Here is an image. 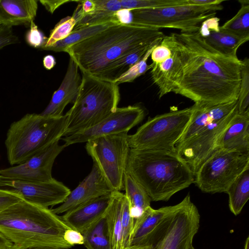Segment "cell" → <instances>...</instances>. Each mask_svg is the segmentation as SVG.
<instances>
[{"instance_id":"1","label":"cell","mask_w":249,"mask_h":249,"mask_svg":"<svg viewBox=\"0 0 249 249\" xmlns=\"http://www.w3.org/2000/svg\"><path fill=\"white\" fill-rule=\"evenodd\" d=\"M161 43L171 51L174 62L158 88L159 98L174 92L195 103L221 104L237 101L241 60L213 48L198 30L171 33Z\"/></svg>"},{"instance_id":"2","label":"cell","mask_w":249,"mask_h":249,"mask_svg":"<svg viewBox=\"0 0 249 249\" xmlns=\"http://www.w3.org/2000/svg\"><path fill=\"white\" fill-rule=\"evenodd\" d=\"M160 29L131 22L110 26L66 49L81 71L97 79L115 61L162 39Z\"/></svg>"},{"instance_id":"3","label":"cell","mask_w":249,"mask_h":249,"mask_svg":"<svg viewBox=\"0 0 249 249\" xmlns=\"http://www.w3.org/2000/svg\"><path fill=\"white\" fill-rule=\"evenodd\" d=\"M126 171L153 201H168L195 181L186 162L177 152L167 150L130 148Z\"/></svg>"},{"instance_id":"4","label":"cell","mask_w":249,"mask_h":249,"mask_svg":"<svg viewBox=\"0 0 249 249\" xmlns=\"http://www.w3.org/2000/svg\"><path fill=\"white\" fill-rule=\"evenodd\" d=\"M70 228L51 209L24 199L0 213V232L20 247L70 249L63 239Z\"/></svg>"},{"instance_id":"5","label":"cell","mask_w":249,"mask_h":249,"mask_svg":"<svg viewBox=\"0 0 249 249\" xmlns=\"http://www.w3.org/2000/svg\"><path fill=\"white\" fill-rule=\"evenodd\" d=\"M66 123V114L50 117L36 113L27 114L13 123L5 141L9 163L21 164L59 142L64 136Z\"/></svg>"},{"instance_id":"6","label":"cell","mask_w":249,"mask_h":249,"mask_svg":"<svg viewBox=\"0 0 249 249\" xmlns=\"http://www.w3.org/2000/svg\"><path fill=\"white\" fill-rule=\"evenodd\" d=\"M82 81L73 105L65 114L63 137L89 128L115 112L120 96L117 84L81 71Z\"/></svg>"},{"instance_id":"7","label":"cell","mask_w":249,"mask_h":249,"mask_svg":"<svg viewBox=\"0 0 249 249\" xmlns=\"http://www.w3.org/2000/svg\"><path fill=\"white\" fill-rule=\"evenodd\" d=\"M193 106L149 118L128 136L130 148L176 152V145L185 130Z\"/></svg>"},{"instance_id":"8","label":"cell","mask_w":249,"mask_h":249,"mask_svg":"<svg viewBox=\"0 0 249 249\" xmlns=\"http://www.w3.org/2000/svg\"><path fill=\"white\" fill-rule=\"evenodd\" d=\"M222 9V4L198 6L188 3L187 0L186 3L180 5L131 10V22L158 29L173 28L179 30L180 33L194 32Z\"/></svg>"},{"instance_id":"9","label":"cell","mask_w":249,"mask_h":249,"mask_svg":"<svg viewBox=\"0 0 249 249\" xmlns=\"http://www.w3.org/2000/svg\"><path fill=\"white\" fill-rule=\"evenodd\" d=\"M200 218L188 194L162 221L149 245L151 249H189L198 231Z\"/></svg>"},{"instance_id":"10","label":"cell","mask_w":249,"mask_h":249,"mask_svg":"<svg viewBox=\"0 0 249 249\" xmlns=\"http://www.w3.org/2000/svg\"><path fill=\"white\" fill-rule=\"evenodd\" d=\"M127 133L99 137L86 142V150L113 192L123 190L130 147Z\"/></svg>"},{"instance_id":"11","label":"cell","mask_w":249,"mask_h":249,"mask_svg":"<svg viewBox=\"0 0 249 249\" xmlns=\"http://www.w3.org/2000/svg\"><path fill=\"white\" fill-rule=\"evenodd\" d=\"M249 166V153L219 148L200 166L194 183L202 192L226 193L229 187Z\"/></svg>"},{"instance_id":"12","label":"cell","mask_w":249,"mask_h":249,"mask_svg":"<svg viewBox=\"0 0 249 249\" xmlns=\"http://www.w3.org/2000/svg\"><path fill=\"white\" fill-rule=\"evenodd\" d=\"M237 112V107L224 119L209 125L176 146L177 153L189 165L195 175L202 164L219 149L224 132Z\"/></svg>"},{"instance_id":"13","label":"cell","mask_w":249,"mask_h":249,"mask_svg":"<svg viewBox=\"0 0 249 249\" xmlns=\"http://www.w3.org/2000/svg\"><path fill=\"white\" fill-rule=\"evenodd\" d=\"M145 115L140 106L118 107L115 112L91 127L62 138L65 147L110 135L128 133L139 124Z\"/></svg>"},{"instance_id":"14","label":"cell","mask_w":249,"mask_h":249,"mask_svg":"<svg viewBox=\"0 0 249 249\" xmlns=\"http://www.w3.org/2000/svg\"><path fill=\"white\" fill-rule=\"evenodd\" d=\"M1 177L0 187H6L20 194L24 200L45 208L62 203L71 193L68 187L54 178L32 182Z\"/></svg>"},{"instance_id":"15","label":"cell","mask_w":249,"mask_h":249,"mask_svg":"<svg viewBox=\"0 0 249 249\" xmlns=\"http://www.w3.org/2000/svg\"><path fill=\"white\" fill-rule=\"evenodd\" d=\"M65 147L64 144L56 142L21 164L0 169V175L7 178L26 181L51 180L53 178L52 171L54 160Z\"/></svg>"},{"instance_id":"16","label":"cell","mask_w":249,"mask_h":249,"mask_svg":"<svg viewBox=\"0 0 249 249\" xmlns=\"http://www.w3.org/2000/svg\"><path fill=\"white\" fill-rule=\"evenodd\" d=\"M114 192L108 185L97 167L93 165L89 174L71 193L61 204L51 209L55 214H61L97 197L110 195Z\"/></svg>"},{"instance_id":"17","label":"cell","mask_w":249,"mask_h":249,"mask_svg":"<svg viewBox=\"0 0 249 249\" xmlns=\"http://www.w3.org/2000/svg\"><path fill=\"white\" fill-rule=\"evenodd\" d=\"M79 67L73 59L70 57L66 73L57 90L42 115L50 117H59L68 104L74 103L77 96L82 81L78 71Z\"/></svg>"},{"instance_id":"18","label":"cell","mask_w":249,"mask_h":249,"mask_svg":"<svg viewBox=\"0 0 249 249\" xmlns=\"http://www.w3.org/2000/svg\"><path fill=\"white\" fill-rule=\"evenodd\" d=\"M193 106V111L188 124L176 145L209 125L224 119L237 107V101L216 105L195 103Z\"/></svg>"},{"instance_id":"19","label":"cell","mask_w":249,"mask_h":249,"mask_svg":"<svg viewBox=\"0 0 249 249\" xmlns=\"http://www.w3.org/2000/svg\"><path fill=\"white\" fill-rule=\"evenodd\" d=\"M112 194L91 200L65 213L60 217L70 228L81 233L105 214Z\"/></svg>"},{"instance_id":"20","label":"cell","mask_w":249,"mask_h":249,"mask_svg":"<svg viewBox=\"0 0 249 249\" xmlns=\"http://www.w3.org/2000/svg\"><path fill=\"white\" fill-rule=\"evenodd\" d=\"M219 20L214 17L205 20L199 29L200 33L207 43L217 51L227 56L238 57V48L249 39L221 30Z\"/></svg>"},{"instance_id":"21","label":"cell","mask_w":249,"mask_h":249,"mask_svg":"<svg viewBox=\"0 0 249 249\" xmlns=\"http://www.w3.org/2000/svg\"><path fill=\"white\" fill-rule=\"evenodd\" d=\"M175 207V205L154 209L149 206L145 209L135 220L128 246L149 245L160 223Z\"/></svg>"},{"instance_id":"22","label":"cell","mask_w":249,"mask_h":249,"mask_svg":"<svg viewBox=\"0 0 249 249\" xmlns=\"http://www.w3.org/2000/svg\"><path fill=\"white\" fill-rule=\"evenodd\" d=\"M36 0H0V26L30 25L37 13Z\"/></svg>"},{"instance_id":"23","label":"cell","mask_w":249,"mask_h":249,"mask_svg":"<svg viewBox=\"0 0 249 249\" xmlns=\"http://www.w3.org/2000/svg\"><path fill=\"white\" fill-rule=\"evenodd\" d=\"M249 153V115L237 112L224 132L219 149Z\"/></svg>"},{"instance_id":"24","label":"cell","mask_w":249,"mask_h":249,"mask_svg":"<svg viewBox=\"0 0 249 249\" xmlns=\"http://www.w3.org/2000/svg\"><path fill=\"white\" fill-rule=\"evenodd\" d=\"M124 196L120 192H114L105 213L112 249H123L121 215Z\"/></svg>"},{"instance_id":"25","label":"cell","mask_w":249,"mask_h":249,"mask_svg":"<svg viewBox=\"0 0 249 249\" xmlns=\"http://www.w3.org/2000/svg\"><path fill=\"white\" fill-rule=\"evenodd\" d=\"M94 0V10L82 17L76 22L73 30L109 21L119 22L116 13L122 9L120 0Z\"/></svg>"},{"instance_id":"26","label":"cell","mask_w":249,"mask_h":249,"mask_svg":"<svg viewBox=\"0 0 249 249\" xmlns=\"http://www.w3.org/2000/svg\"><path fill=\"white\" fill-rule=\"evenodd\" d=\"M162 39H158L149 45L133 51L117 60L101 75L99 79L115 83L122 75L140 61L148 51L158 45Z\"/></svg>"},{"instance_id":"27","label":"cell","mask_w":249,"mask_h":249,"mask_svg":"<svg viewBox=\"0 0 249 249\" xmlns=\"http://www.w3.org/2000/svg\"><path fill=\"white\" fill-rule=\"evenodd\" d=\"M123 190L130 204L131 214L136 219L147 207L151 200L145 190L125 171Z\"/></svg>"},{"instance_id":"28","label":"cell","mask_w":249,"mask_h":249,"mask_svg":"<svg viewBox=\"0 0 249 249\" xmlns=\"http://www.w3.org/2000/svg\"><path fill=\"white\" fill-rule=\"evenodd\" d=\"M229 206L235 215H238L249 198V166L235 179L226 192Z\"/></svg>"},{"instance_id":"29","label":"cell","mask_w":249,"mask_h":249,"mask_svg":"<svg viewBox=\"0 0 249 249\" xmlns=\"http://www.w3.org/2000/svg\"><path fill=\"white\" fill-rule=\"evenodd\" d=\"M81 233L87 249H112L105 214Z\"/></svg>"},{"instance_id":"30","label":"cell","mask_w":249,"mask_h":249,"mask_svg":"<svg viewBox=\"0 0 249 249\" xmlns=\"http://www.w3.org/2000/svg\"><path fill=\"white\" fill-rule=\"evenodd\" d=\"M120 24L121 23L118 21H112L73 30L66 38L43 50L55 52H64L69 46L92 36L110 26Z\"/></svg>"},{"instance_id":"31","label":"cell","mask_w":249,"mask_h":249,"mask_svg":"<svg viewBox=\"0 0 249 249\" xmlns=\"http://www.w3.org/2000/svg\"><path fill=\"white\" fill-rule=\"evenodd\" d=\"M241 7L231 18L219 28L236 36L249 39V0H238Z\"/></svg>"},{"instance_id":"32","label":"cell","mask_w":249,"mask_h":249,"mask_svg":"<svg viewBox=\"0 0 249 249\" xmlns=\"http://www.w3.org/2000/svg\"><path fill=\"white\" fill-rule=\"evenodd\" d=\"M241 82L237 99L238 114L249 115V59L241 60Z\"/></svg>"},{"instance_id":"33","label":"cell","mask_w":249,"mask_h":249,"mask_svg":"<svg viewBox=\"0 0 249 249\" xmlns=\"http://www.w3.org/2000/svg\"><path fill=\"white\" fill-rule=\"evenodd\" d=\"M122 9L133 10L180 5L187 0H120Z\"/></svg>"},{"instance_id":"34","label":"cell","mask_w":249,"mask_h":249,"mask_svg":"<svg viewBox=\"0 0 249 249\" xmlns=\"http://www.w3.org/2000/svg\"><path fill=\"white\" fill-rule=\"evenodd\" d=\"M75 24L76 21L72 16L61 19L51 31L49 36L40 49L43 50L66 38L73 31Z\"/></svg>"},{"instance_id":"35","label":"cell","mask_w":249,"mask_h":249,"mask_svg":"<svg viewBox=\"0 0 249 249\" xmlns=\"http://www.w3.org/2000/svg\"><path fill=\"white\" fill-rule=\"evenodd\" d=\"M135 220V218L131 214V208L128 200L124 195L123 201L121 215L123 249L129 246L131 235L134 228Z\"/></svg>"},{"instance_id":"36","label":"cell","mask_w":249,"mask_h":249,"mask_svg":"<svg viewBox=\"0 0 249 249\" xmlns=\"http://www.w3.org/2000/svg\"><path fill=\"white\" fill-rule=\"evenodd\" d=\"M155 47L148 51L144 57L140 61L135 64L127 72L122 75L114 83L119 85L120 84L123 83L133 82L135 79L144 74L148 70L151 69L153 67L152 63L150 65H148L147 61Z\"/></svg>"},{"instance_id":"37","label":"cell","mask_w":249,"mask_h":249,"mask_svg":"<svg viewBox=\"0 0 249 249\" xmlns=\"http://www.w3.org/2000/svg\"><path fill=\"white\" fill-rule=\"evenodd\" d=\"M30 29L26 34V41L31 47L40 49L44 45L47 38L34 21L30 25Z\"/></svg>"},{"instance_id":"38","label":"cell","mask_w":249,"mask_h":249,"mask_svg":"<svg viewBox=\"0 0 249 249\" xmlns=\"http://www.w3.org/2000/svg\"><path fill=\"white\" fill-rule=\"evenodd\" d=\"M22 199V196L13 190L0 189V213Z\"/></svg>"},{"instance_id":"39","label":"cell","mask_w":249,"mask_h":249,"mask_svg":"<svg viewBox=\"0 0 249 249\" xmlns=\"http://www.w3.org/2000/svg\"><path fill=\"white\" fill-rule=\"evenodd\" d=\"M150 56L153 63L159 64L169 58L172 56V52L166 45L160 42L153 49Z\"/></svg>"},{"instance_id":"40","label":"cell","mask_w":249,"mask_h":249,"mask_svg":"<svg viewBox=\"0 0 249 249\" xmlns=\"http://www.w3.org/2000/svg\"><path fill=\"white\" fill-rule=\"evenodd\" d=\"M18 41V37L14 34L12 27L0 26V49Z\"/></svg>"},{"instance_id":"41","label":"cell","mask_w":249,"mask_h":249,"mask_svg":"<svg viewBox=\"0 0 249 249\" xmlns=\"http://www.w3.org/2000/svg\"><path fill=\"white\" fill-rule=\"evenodd\" d=\"M63 239L66 243L71 247L75 245L84 244V239L81 233L71 228L65 231Z\"/></svg>"},{"instance_id":"42","label":"cell","mask_w":249,"mask_h":249,"mask_svg":"<svg viewBox=\"0 0 249 249\" xmlns=\"http://www.w3.org/2000/svg\"><path fill=\"white\" fill-rule=\"evenodd\" d=\"M73 0H41L39 2L45 7L50 13L53 14L54 11L61 5Z\"/></svg>"},{"instance_id":"43","label":"cell","mask_w":249,"mask_h":249,"mask_svg":"<svg viewBox=\"0 0 249 249\" xmlns=\"http://www.w3.org/2000/svg\"><path fill=\"white\" fill-rule=\"evenodd\" d=\"M116 15L121 24H128L132 21V14L130 10L121 9L116 13Z\"/></svg>"},{"instance_id":"44","label":"cell","mask_w":249,"mask_h":249,"mask_svg":"<svg viewBox=\"0 0 249 249\" xmlns=\"http://www.w3.org/2000/svg\"><path fill=\"white\" fill-rule=\"evenodd\" d=\"M224 0H187L189 4L204 6H209L221 4Z\"/></svg>"},{"instance_id":"45","label":"cell","mask_w":249,"mask_h":249,"mask_svg":"<svg viewBox=\"0 0 249 249\" xmlns=\"http://www.w3.org/2000/svg\"><path fill=\"white\" fill-rule=\"evenodd\" d=\"M44 67L48 70H50L54 67L56 64L54 57L51 55L45 56L43 60Z\"/></svg>"},{"instance_id":"46","label":"cell","mask_w":249,"mask_h":249,"mask_svg":"<svg viewBox=\"0 0 249 249\" xmlns=\"http://www.w3.org/2000/svg\"><path fill=\"white\" fill-rule=\"evenodd\" d=\"M13 243L0 232V249H12Z\"/></svg>"},{"instance_id":"47","label":"cell","mask_w":249,"mask_h":249,"mask_svg":"<svg viewBox=\"0 0 249 249\" xmlns=\"http://www.w3.org/2000/svg\"><path fill=\"white\" fill-rule=\"evenodd\" d=\"M124 249H151V245L129 246Z\"/></svg>"},{"instance_id":"48","label":"cell","mask_w":249,"mask_h":249,"mask_svg":"<svg viewBox=\"0 0 249 249\" xmlns=\"http://www.w3.org/2000/svg\"><path fill=\"white\" fill-rule=\"evenodd\" d=\"M12 249H53L50 248H24L20 247L13 245Z\"/></svg>"},{"instance_id":"49","label":"cell","mask_w":249,"mask_h":249,"mask_svg":"<svg viewBox=\"0 0 249 249\" xmlns=\"http://www.w3.org/2000/svg\"><path fill=\"white\" fill-rule=\"evenodd\" d=\"M244 249H249V237H248L246 239Z\"/></svg>"},{"instance_id":"50","label":"cell","mask_w":249,"mask_h":249,"mask_svg":"<svg viewBox=\"0 0 249 249\" xmlns=\"http://www.w3.org/2000/svg\"><path fill=\"white\" fill-rule=\"evenodd\" d=\"M189 249H196L193 247V245H192L190 247V248H189Z\"/></svg>"},{"instance_id":"51","label":"cell","mask_w":249,"mask_h":249,"mask_svg":"<svg viewBox=\"0 0 249 249\" xmlns=\"http://www.w3.org/2000/svg\"><path fill=\"white\" fill-rule=\"evenodd\" d=\"M0 178H1V176L0 175Z\"/></svg>"}]
</instances>
